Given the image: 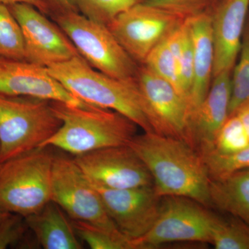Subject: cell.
<instances>
[{"instance_id": "obj_20", "label": "cell", "mask_w": 249, "mask_h": 249, "mask_svg": "<svg viewBox=\"0 0 249 249\" xmlns=\"http://www.w3.org/2000/svg\"><path fill=\"white\" fill-rule=\"evenodd\" d=\"M178 63L181 94L189 103L193 82V46L187 19L168 37Z\"/></svg>"}, {"instance_id": "obj_14", "label": "cell", "mask_w": 249, "mask_h": 249, "mask_svg": "<svg viewBox=\"0 0 249 249\" xmlns=\"http://www.w3.org/2000/svg\"><path fill=\"white\" fill-rule=\"evenodd\" d=\"M0 95L31 96L77 106L80 101L49 73L47 67L26 60L0 57Z\"/></svg>"}, {"instance_id": "obj_9", "label": "cell", "mask_w": 249, "mask_h": 249, "mask_svg": "<svg viewBox=\"0 0 249 249\" xmlns=\"http://www.w3.org/2000/svg\"><path fill=\"white\" fill-rule=\"evenodd\" d=\"M184 21L142 0L119 14L108 27L127 53L141 65Z\"/></svg>"}, {"instance_id": "obj_35", "label": "cell", "mask_w": 249, "mask_h": 249, "mask_svg": "<svg viewBox=\"0 0 249 249\" xmlns=\"http://www.w3.org/2000/svg\"><path fill=\"white\" fill-rule=\"evenodd\" d=\"M0 164H1V163H0Z\"/></svg>"}, {"instance_id": "obj_3", "label": "cell", "mask_w": 249, "mask_h": 249, "mask_svg": "<svg viewBox=\"0 0 249 249\" xmlns=\"http://www.w3.org/2000/svg\"><path fill=\"white\" fill-rule=\"evenodd\" d=\"M61 121L58 130L42 144L78 156L105 147L127 145L137 135L133 121L111 109L51 101Z\"/></svg>"}, {"instance_id": "obj_4", "label": "cell", "mask_w": 249, "mask_h": 249, "mask_svg": "<svg viewBox=\"0 0 249 249\" xmlns=\"http://www.w3.org/2000/svg\"><path fill=\"white\" fill-rule=\"evenodd\" d=\"M61 124L49 100L0 95V163L40 148Z\"/></svg>"}, {"instance_id": "obj_11", "label": "cell", "mask_w": 249, "mask_h": 249, "mask_svg": "<svg viewBox=\"0 0 249 249\" xmlns=\"http://www.w3.org/2000/svg\"><path fill=\"white\" fill-rule=\"evenodd\" d=\"M8 6L22 29L26 61L48 67L79 56L65 32L47 15L24 3Z\"/></svg>"}, {"instance_id": "obj_21", "label": "cell", "mask_w": 249, "mask_h": 249, "mask_svg": "<svg viewBox=\"0 0 249 249\" xmlns=\"http://www.w3.org/2000/svg\"><path fill=\"white\" fill-rule=\"evenodd\" d=\"M249 102V14L242 36L238 58L231 73L229 116Z\"/></svg>"}, {"instance_id": "obj_22", "label": "cell", "mask_w": 249, "mask_h": 249, "mask_svg": "<svg viewBox=\"0 0 249 249\" xmlns=\"http://www.w3.org/2000/svg\"><path fill=\"white\" fill-rule=\"evenodd\" d=\"M210 243L217 249H249V224L232 215L217 216Z\"/></svg>"}, {"instance_id": "obj_2", "label": "cell", "mask_w": 249, "mask_h": 249, "mask_svg": "<svg viewBox=\"0 0 249 249\" xmlns=\"http://www.w3.org/2000/svg\"><path fill=\"white\" fill-rule=\"evenodd\" d=\"M75 97L90 106L117 111L145 132H154L147 119L137 77L114 78L95 70L80 55L47 67Z\"/></svg>"}, {"instance_id": "obj_26", "label": "cell", "mask_w": 249, "mask_h": 249, "mask_svg": "<svg viewBox=\"0 0 249 249\" xmlns=\"http://www.w3.org/2000/svg\"><path fill=\"white\" fill-rule=\"evenodd\" d=\"M211 179L249 168V146L236 153L222 155L213 150L200 154Z\"/></svg>"}, {"instance_id": "obj_17", "label": "cell", "mask_w": 249, "mask_h": 249, "mask_svg": "<svg viewBox=\"0 0 249 249\" xmlns=\"http://www.w3.org/2000/svg\"><path fill=\"white\" fill-rule=\"evenodd\" d=\"M193 46V82L189 98L191 118L209 92L214 65L211 11L187 19Z\"/></svg>"}, {"instance_id": "obj_16", "label": "cell", "mask_w": 249, "mask_h": 249, "mask_svg": "<svg viewBox=\"0 0 249 249\" xmlns=\"http://www.w3.org/2000/svg\"><path fill=\"white\" fill-rule=\"evenodd\" d=\"M231 73L214 76L209 92L191 118V145L199 154L213 148L214 139L229 116Z\"/></svg>"}, {"instance_id": "obj_33", "label": "cell", "mask_w": 249, "mask_h": 249, "mask_svg": "<svg viewBox=\"0 0 249 249\" xmlns=\"http://www.w3.org/2000/svg\"><path fill=\"white\" fill-rule=\"evenodd\" d=\"M235 114L240 118L249 139V102L242 106Z\"/></svg>"}, {"instance_id": "obj_28", "label": "cell", "mask_w": 249, "mask_h": 249, "mask_svg": "<svg viewBox=\"0 0 249 249\" xmlns=\"http://www.w3.org/2000/svg\"><path fill=\"white\" fill-rule=\"evenodd\" d=\"M80 240L91 249H134L132 242L87 223L71 221Z\"/></svg>"}, {"instance_id": "obj_32", "label": "cell", "mask_w": 249, "mask_h": 249, "mask_svg": "<svg viewBox=\"0 0 249 249\" xmlns=\"http://www.w3.org/2000/svg\"><path fill=\"white\" fill-rule=\"evenodd\" d=\"M44 1L48 6L49 16L55 13L62 12L68 10L76 11L69 2L68 0H44Z\"/></svg>"}, {"instance_id": "obj_15", "label": "cell", "mask_w": 249, "mask_h": 249, "mask_svg": "<svg viewBox=\"0 0 249 249\" xmlns=\"http://www.w3.org/2000/svg\"><path fill=\"white\" fill-rule=\"evenodd\" d=\"M214 42L213 78L232 71L240 53L249 0H219L211 12Z\"/></svg>"}, {"instance_id": "obj_1", "label": "cell", "mask_w": 249, "mask_h": 249, "mask_svg": "<svg viewBox=\"0 0 249 249\" xmlns=\"http://www.w3.org/2000/svg\"><path fill=\"white\" fill-rule=\"evenodd\" d=\"M146 165L160 197L184 196L211 206L210 178L200 154L180 139L145 132L128 142Z\"/></svg>"}, {"instance_id": "obj_18", "label": "cell", "mask_w": 249, "mask_h": 249, "mask_svg": "<svg viewBox=\"0 0 249 249\" xmlns=\"http://www.w3.org/2000/svg\"><path fill=\"white\" fill-rule=\"evenodd\" d=\"M29 230L45 249H81L83 245L76 235L71 220L61 208L51 201L35 214L24 217Z\"/></svg>"}, {"instance_id": "obj_12", "label": "cell", "mask_w": 249, "mask_h": 249, "mask_svg": "<svg viewBox=\"0 0 249 249\" xmlns=\"http://www.w3.org/2000/svg\"><path fill=\"white\" fill-rule=\"evenodd\" d=\"M73 160L96 186L109 189L154 186L146 165L128 145L98 149L75 156Z\"/></svg>"}, {"instance_id": "obj_13", "label": "cell", "mask_w": 249, "mask_h": 249, "mask_svg": "<svg viewBox=\"0 0 249 249\" xmlns=\"http://www.w3.org/2000/svg\"><path fill=\"white\" fill-rule=\"evenodd\" d=\"M93 185L101 196L108 215L128 240L141 238L153 227L162 198L154 186L109 189Z\"/></svg>"}, {"instance_id": "obj_31", "label": "cell", "mask_w": 249, "mask_h": 249, "mask_svg": "<svg viewBox=\"0 0 249 249\" xmlns=\"http://www.w3.org/2000/svg\"><path fill=\"white\" fill-rule=\"evenodd\" d=\"M18 3L30 4L38 9L42 14L49 16L48 6L44 0H0V4L7 5V6L18 4Z\"/></svg>"}, {"instance_id": "obj_27", "label": "cell", "mask_w": 249, "mask_h": 249, "mask_svg": "<svg viewBox=\"0 0 249 249\" xmlns=\"http://www.w3.org/2000/svg\"><path fill=\"white\" fill-rule=\"evenodd\" d=\"M142 65L171 83L181 94L178 63L168 38L150 52Z\"/></svg>"}, {"instance_id": "obj_24", "label": "cell", "mask_w": 249, "mask_h": 249, "mask_svg": "<svg viewBox=\"0 0 249 249\" xmlns=\"http://www.w3.org/2000/svg\"><path fill=\"white\" fill-rule=\"evenodd\" d=\"M73 9L95 22L108 26L119 14L142 0H68Z\"/></svg>"}, {"instance_id": "obj_8", "label": "cell", "mask_w": 249, "mask_h": 249, "mask_svg": "<svg viewBox=\"0 0 249 249\" xmlns=\"http://www.w3.org/2000/svg\"><path fill=\"white\" fill-rule=\"evenodd\" d=\"M206 206L184 196L161 198L153 227L141 238L131 241L134 249L155 248L178 242H211L217 215Z\"/></svg>"}, {"instance_id": "obj_6", "label": "cell", "mask_w": 249, "mask_h": 249, "mask_svg": "<svg viewBox=\"0 0 249 249\" xmlns=\"http://www.w3.org/2000/svg\"><path fill=\"white\" fill-rule=\"evenodd\" d=\"M49 16L93 69L121 79L137 77L140 65L124 50L108 26L91 20L74 10Z\"/></svg>"}, {"instance_id": "obj_30", "label": "cell", "mask_w": 249, "mask_h": 249, "mask_svg": "<svg viewBox=\"0 0 249 249\" xmlns=\"http://www.w3.org/2000/svg\"><path fill=\"white\" fill-rule=\"evenodd\" d=\"M27 229L24 217L9 213L0 223V249L20 243Z\"/></svg>"}, {"instance_id": "obj_10", "label": "cell", "mask_w": 249, "mask_h": 249, "mask_svg": "<svg viewBox=\"0 0 249 249\" xmlns=\"http://www.w3.org/2000/svg\"><path fill=\"white\" fill-rule=\"evenodd\" d=\"M137 78L154 132L191 145V110L186 98L171 83L145 65H139Z\"/></svg>"}, {"instance_id": "obj_5", "label": "cell", "mask_w": 249, "mask_h": 249, "mask_svg": "<svg viewBox=\"0 0 249 249\" xmlns=\"http://www.w3.org/2000/svg\"><path fill=\"white\" fill-rule=\"evenodd\" d=\"M36 149L0 164V208L26 217L52 201L54 155Z\"/></svg>"}, {"instance_id": "obj_23", "label": "cell", "mask_w": 249, "mask_h": 249, "mask_svg": "<svg viewBox=\"0 0 249 249\" xmlns=\"http://www.w3.org/2000/svg\"><path fill=\"white\" fill-rule=\"evenodd\" d=\"M0 57L25 60L22 29L7 5L0 4Z\"/></svg>"}, {"instance_id": "obj_25", "label": "cell", "mask_w": 249, "mask_h": 249, "mask_svg": "<svg viewBox=\"0 0 249 249\" xmlns=\"http://www.w3.org/2000/svg\"><path fill=\"white\" fill-rule=\"evenodd\" d=\"M249 146V139L243 124L237 114H232L229 116L218 132L211 150L222 155H230Z\"/></svg>"}, {"instance_id": "obj_34", "label": "cell", "mask_w": 249, "mask_h": 249, "mask_svg": "<svg viewBox=\"0 0 249 249\" xmlns=\"http://www.w3.org/2000/svg\"><path fill=\"white\" fill-rule=\"evenodd\" d=\"M9 213L6 212V211H4L1 208H0V223L1 222V221L4 219V217L9 214Z\"/></svg>"}, {"instance_id": "obj_29", "label": "cell", "mask_w": 249, "mask_h": 249, "mask_svg": "<svg viewBox=\"0 0 249 249\" xmlns=\"http://www.w3.org/2000/svg\"><path fill=\"white\" fill-rule=\"evenodd\" d=\"M183 20L211 11L219 0H143Z\"/></svg>"}, {"instance_id": "obj_7", "label": "cell", "mask_w": 249, "mask_h": 249, "mask_svg": "<svg viewBox=\"0 0 249 249\" xmlns=\"http://www.w3.org/2000/svg\"><path fill=\"white\" fill-rule=\"evenodd\" d=\"M52 191V201L71 221L87 223L116 237L127 239L108 215L99 193L73 158L54 155Z\"/></svg>"}, {"instance_id": "obj_19", "label": "cell", "mask_w": 249, "mask_h": 249, "mask_svg": "<svg viewBox=\"0 0 249 249\" xmlns=\"http://www.w3.org/2000/svg\"><path fill=\"white\" fill-rule=\"evenodd\" d=\"M211 206L249 224V168L210 183Z\"/></svg>"}]
</instances>
